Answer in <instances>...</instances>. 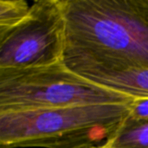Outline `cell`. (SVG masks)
<instances>
[{
  "label": "cell",
  "mask_w": 148,
  "mask_h": 148,
  "mask_svg": "<svg viewBox=\"0 0 148 148\" xmlns=\"http://www.w3.org/2000/svg\"><path fill=\"white\" fill-rule=\"evenodd\" d=\"M64 0H38L28 16L0 36V69L40 68L64 62Z\"/></svg>",
  "instance_id": "4"
},
{
  "label": "cell",
  "mask_w": 148,
  "mask_h": 148,
  "mask_svg": "<svg viewBox=\"0 0 148 148\" xmlns=\"http://www.w3.org/2000/svg\"><path fill=\"white\" fill-rule=\"evenodd\" d=\"M133 101L80 75L64 62L40 68L0 69V112L123 104Z\"/></svg>",
  "instance_id": "3"
},
{
  "label": "cell",
  "mask_w": 148,
  "mask_h": 148,
  "mask_svg": "<svg viewBox=\"0 0 148 148\" xmlns=\"http://www.w3.org/2000/svg\"><path fill=\"white\" fill-rule=\"evenodd\" d=\"M127 120L134 122L148 121V98L133 101Z\"/></svg>",
  "instance_id": "8"
},
{
  "label": "cell",
  "mask_w": 148,
  "mask_h": 148,
  "mask_svg": "<svg viewBox=\"0 0 148 148\" xmlns=\"http://www.w3.org/2000/svg\"><path fill=\"white\" fill-rule=\"evenodd\" d=\"M86 148H100L99 147H86Z\"/></svg>",
  "instance_id": "9"
},
{
  "label": "cell",
  "mask_w": 148,
  "mask_h": 148,
  "mask_svg": "<svg viewBox=\"0 0 148 148\" xmlns=\"http://www.w3.org/2000/svg\"><path fill=\"white\" fill-rule=\"evenodd\" d=\"M99 147L148 148V121L134 122L126 118L119 129Z\"/></svg>",
  "instance_id": "6"
},
{
  "label": "cell",
  "mask_w": 148,
  "mask_h": 148,
  "mask_svg": "<svg viewBox=\"0 0 148 148\" xmlns=\"http://www.w3.org/2000/svg\"><path fill=\"white\" fill-rule=\"evenodd\" d=\"M131 103L0 112V148L101 146L124 122Z\"/></svg>",
  "instance_id": "2"
},
{
  "label": "cell",
  "mask_w": 148,
  "mask_h": 148,
  "mask_svg": "<svg viewBox=\"0 0 148 148\" xmlns=\"http://www.w3.org/2000/svg\"><path fill=\"white\" fill-rule=\"evenodd\" d=\"M73 71L148 69V0H64Z\"/></svg>",
  "instance_id": "1"
},
{
  "label": "cell",
  "mask_w": 148,
  "mask_h": 148,
  "mask_svg": "<svg viewBox=\"0 0 148 148\" xmlns=\"http://www.w3.org/2000/svg\"><path fill=\"white\" fill-rule=\"evenodd\" d=\"M75 73L134 100L148 98V69L123 71L87 69Z\"/></svg>",
  "instance_id": "5"
},
{
  "label": "cell",
  "mask_w": 148,
  "mask_h": 148,
  "mask_svg": "<svg viewBox=\"0 0 148 148\" xmlns=\"http://www.w3.org/2000/svg\"><path fill=\"white\" fill-rule=\"evenodd\" d=\"M29 10L24 0H0V36L21 23Z\"/></svg>",
  "instance_id": "7"
}]
</instances>
